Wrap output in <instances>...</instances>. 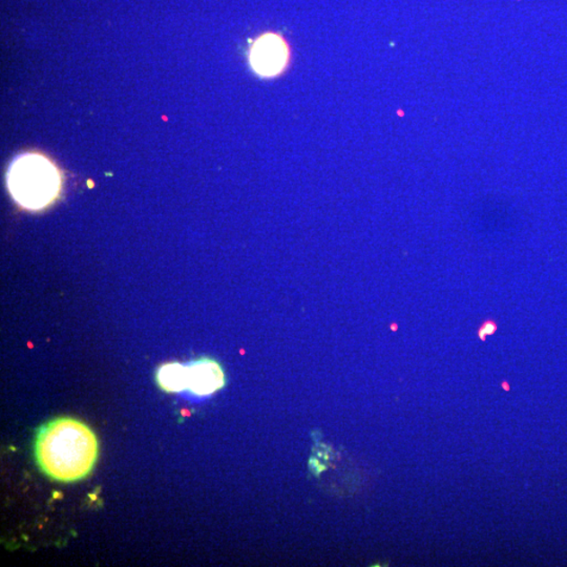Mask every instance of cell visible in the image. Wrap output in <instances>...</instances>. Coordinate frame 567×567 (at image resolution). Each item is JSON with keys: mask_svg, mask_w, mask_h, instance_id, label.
<instances>
[{"mask_svg": "<svg viewBox=\"0 0 567 567\" xmlns=\"http://www.w3.org/2000/svg\"><path fill=\"white\" fill-rule=\"evenodd\" d=\"M7 185L12 198L22 208L40 211L58 200L62 177L58 166L46 155L27 153L12 162Z\"/></svg>", "mask_w": 567, "mask_h": 567, "instance_id": "7a4b0ae2", "label": "cell"}, {"mask_svg": "<svg viewBox=\"0 0 567 567\" xmlns=\"http://www.w3.org/2000/svg\"><path fill=\"white\" fill-rule=\"evenodd\" d=\"M290 61V49L283 36L268 32L258 37L249 51V64L261 77H277Z\"/></svg>", "mask_w": 567, "mask_h": 567, "instance_id": "3957f363", "label": "cell"}, {"mask_svg": "<svg viewBox=\"0 0 567 567\" xmlns=\"http://www.w3.org/2000/svg\"><path fill=\"white\" fill-rule=\"evenodd\" d=\"M187 367V390L192 394L207 396L214 394L226 385V376L217 361L203 359Z\"/></svg>", "mask_w": 567, "mask_h": 567, "instance_id": "277c9868", "label": "cell"}, {"mask_svg": "<svg viewBox=\"0 0 567 567\" xmlns=\"http://www.w3.org/2000/svg\"><path fill=\"white\" fill-rule=\"evenodd\" d=\"M501 385H502V388L504 390H506V391H509L510 390L509 385L507 382H503Z\"/></svg>", "mask_w": 567, "mask_h": 567, "instance_id": "52a82bcc", "label": "cell"}, {"mask_svg": "<svg viewBox=\"0 0 567 567\" xmlns=\"http://www.w3.org/2000/svg\"><path fill=\"white\" fill-rule=\"evenodd\" d=\"M37 463L49 477L71 483L89 475L98 455L96 435L84 423L59 419L43 426L35 442Z\"/></svg>", "mask_w": 567, "mask_h": 567, "instance_id": "6da1fadb", "label": "cell"}, {"mask_svg": "<svg viewBox=\"0 0 567 567\" xmlns=\"http://www.w3.org/2000/svg\"><path fill=\"white\" fill-rule=\"evenodd\" d=\"M497 329L498 323L496 321L491 319L485 320L477 330L479 340L482 341H487L488 336L495 334Z\"/></svg>", "mask_w": 567, "mask_h": 567, "instance_id": "8992f818", "label": "cell"}, {"mask_svg": "<svg viewBox=\"0 0 567 567\" xmlns=\"http://www.w3.org/2000/svg\"><path fill=\"white\" fill-rule=\"evenodd\" d=\"M160 387L166 392L187 390V367L179 363L162 366L157 374Z\"/></svg>", "mask_w": 567, "mask_h": 567, "instance_id": "5b68a950", "label": "cell"}]
</instances>
